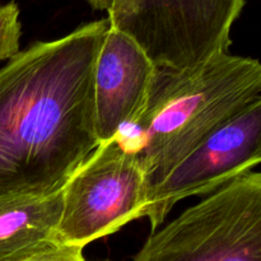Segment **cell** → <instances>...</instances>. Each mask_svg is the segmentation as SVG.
I'll list each match as a JSON object with an SVG mask.
<instances>
[{
    "label": "cell",
    "instance_id": "2",
    "mask_svg": "<svg viewBox=\"0 0 261 261\" xmlns=\"http://www.w3.org/2000/svg\"><path fill=\"white\" fill-rule=\"evenodd\" d=\"M260 98L256 59L228 51L194 68H157L142 111L117 138L137 157L149 194L214 130Z\"/></svg>",
    "mask_w": 261,
    "mask_h": 261
},
{
    "label": "cell",
    "instance_id": "11",
    "mask_svg": "<svg viewBox=\"0 0 261 261\" xmlns=\"http://www.w3.org/2000/svg\"><path fill=\"white\" fill-rule=\"evenodd\" d=\"M94 10H102V12H109L114 0H86Z\"/></svg>",
    "mask_w": 261,
    "mask_h": 261
},
{
    "label": "cell",
    "instance_id": "4",
    "mask_svg": "<svg viewBox=\"0 0 261 261\" xmlns=\"http://www.w3.org/2000/svg\"><path fill=\"white\" fill-rule=\"evenodd\" d=\"M246 0H114L110 27L129 36L158 69L182 70L228 53Z\"/></svg>",
    "mask_w": 261,
    "mask_h": 261
},
{
    "label": "cell",
    "instance_id": "5",
    "mask_svg": "<svg viewBox=\"0 0 261 261\" xmlns=\"http://www.w3.org/2000/svg\"><path fill=\"white\" fill-rule=\"evenodd\" d=\"M148 188L134 153L119 138L102 143L63 189L56 236L63 246L84 249L144 217Z\"/></svg>",
    "mask_w": 261,
    "mask_h": 261
},
{
    "label": "cell",
    "instance_id": "9",
    "mask_svg": "<svg viewBox=\"0 0 261 261\" xmlns=\"http://www.w3.org/2000/svg\"><path fill=\"white\" fill-rule=\"evenodd\" d=\"M14 0L0 5V61L9 60L20 51L22 23Z\"/></svg>",
    "mask_w": 261,
    "mask_h": 261
},
{
    "label": "cell",
    "instance_id": "1",
    "mask_svg": "<svg viewBox=\"0 0 261 261\" xmlns=\"http://www.w3.org/2000/svg\"><path fill=\"white\" fill-rule=\"evenodd\" d=\"M107 18L38 41L0 68V198H45L64 189L101 144L93 71Z\"/></svg>",
    "mask_w": 261,
    "mask_h": 261
},
{
    "label": "cell",
    "instance_id": "8",
    "mask_svg": "<svg viewBox=\"0 0 261 261\" xmlns=\"http://www.w3.org/2000/svg\"><path fill=\"white\" fill-rule=\"evenodd\" d=\"M63 190L45 198H0V261H31L64 247L56 236Z\"/></svg>",
    "mask_w": 261,
    "mask_h": 261
},
{
    "label": "cell",
    "instance_id": "10",
    "mask_svg": "<svg viewBox=\"0 0 261 261\" xmlns=\"http://www.w3.org/2000/svg\"><path fill=\"white\" fill-rule=\"evenodd\" d=\"M31 261H87L83 255V249L64 246L51 254L43 255Z\"/></svg>",
    "mask_w": 261,
    "mask_h": 261
},
{
    "label": "cell",
    "instance_id": "7",
    "mask_svg": "<svg viewBox=\"0 0 261 261\" xmlns=\"http://www.w3.org/2000/svg\"><path fill=\"white\" fill-rule=\"evenodd\" d=\"M157 66L129 36L109 27L93 71L94 122L99 143L117 138L134 122Z\"/></svg>",
    "mask_w": 261,
    "mask_h": 261
},
{
    "label": "cell",
    "instance_id": "6",
    "mask_svg": "<svg viewBox=\"0 0 261 261\" xmlns=\"http://www.w3.org/2000/svg\"><path fill=\"white\" fill-rule=\"evenodd\" d=\"M261 162V98L214 130L148 194L144 217L152 232L176 203L212 194Z\"/></svg>",
    "mask_w": 261,
    "mask_h": 261
},
{
    "label": "cell",
    "instance_id": "3",
    "mask_svg": "<svg viewBox=\"0 0 261 261\" xmlns=\"http://www.w3.org/2000/svg\"><path fill=\"white\" fill-rule=\"evenodd\" d=\"M133 261H261V175L234 178L152 232Z\"/></svg>",
    "mask_w": 261,
    "mask_h": 261
}]
</instances>
